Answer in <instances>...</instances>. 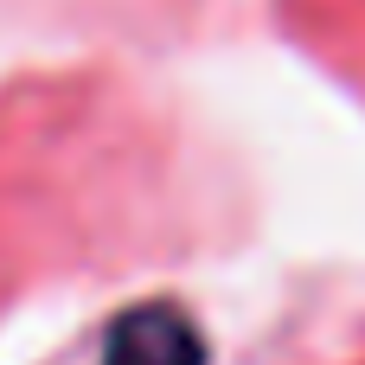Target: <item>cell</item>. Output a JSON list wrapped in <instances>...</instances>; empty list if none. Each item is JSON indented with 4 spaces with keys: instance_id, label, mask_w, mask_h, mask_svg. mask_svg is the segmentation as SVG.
<instances>
[{
    "instance_id": "6da1fadb",
    "label": "cell",
    "mask_w": 365,
    "mask_h": 365,
    "mask_svg": "<svg viewBox=\"0 0 365 365\" xmlns=\"http://www.w3.org/2000/svg\"><path fill=\"white\" fill-rule=\"evenodd\" d=\"M103 365H205V334L192 327L186 308H173V302H141V308H128V314L109 327Z\"/></svg>"
}]
</instances>
